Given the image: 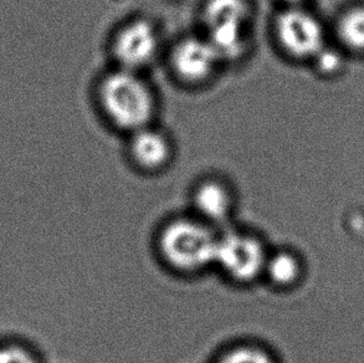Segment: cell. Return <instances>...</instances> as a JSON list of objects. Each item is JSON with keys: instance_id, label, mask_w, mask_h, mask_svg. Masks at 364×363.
<instances>
[{"instance_id": "1", "label": "cell", "mask_w": 364, "mask_h": 363, "mask_svg": "<svg viewBox=\"0 0 364 363\" xmlns=\"http://www.w3.org/2000/svg\"><path fill=\"white\" fill-rule=\"evenodd\" d=\"M219 231L192 213L171 216L158 228L154 251L166 269L193 278L214 269Z\"/></svg>"}, {"instance_id": "2", "label": "cell", "mask_w": 364, "mask_h": 363, "mask_svg": "<svg viewBox=\"0 0 364 363\" xmlns=\"http://www.w3.org/2000/svg\"><path fill=\"white\" fill-rule=\"evenodd\" d=\"M270 251L255 231L228 226L219 231L214 269L232 285L247 288L264 278Z\"/></svg>"}, {"instance_id": "3", "label": "cell", "mask_w": 364, "mask_h": 363, "mask_svg": "<svg viewBox=\"0 0 364 363\" xmlns=\"http://www.w3.org/2000/svg\"><path fill=\"white\" fill-rule=\"evenodd\" d=\"M101 102L111 121L126 131L147 127L154 113L151 89L131 70H119L104 80Z\"/></svg>"}, {"instance_id": "4", "label": "cell", "mask_w": 364, "mask_h": 363, "mask_svg": "<svg viewBox=\"0 0 364 363\" xmlns=\"http://www.w3.org/2000/svg\"><path fill=\"white\" fill-rule=\"evenodd\" d=\"M246 0H209L204 9L208 40L220 60H235L246 46Z\"/></svg>"}, {"instance_id": "5", "label": "cell", "mask_w": 364, "mask_h": 363, "mask_svg": "<svg viewBox=\"0 0 364 363\" xmlns=\"http://www.w3.org/2000/svg\"><path fill=\"white\" fill-rule=\"evenodd\" d=\"M276 34L282 48L296 58L316 56L323 48V33L312 15L297 8L277 18Z\"/></svg>"}, {"instance_id": "6", "label": "cell", "mask_w": 364, "mask_h": 363, "mask_svg": "<svg viewBox=\"0 0 364 363\" xmlns=\"http://www.w3.org/2000/svg\"><path fill=\"white\" fill-rule=\"evenodd\" d=\"M191 206L193 216L223 231L232 226L237 203L230 186L218 179H205L193 189Z\"/></svg>"}, {"instance_id": "7", "label": "cell", "mask_w": 364, "mask_h": 363, "mask_svg": "<svg viewBox=\"0 0 364 363\" xmlns=\"http://www.w3.org/2000/svg\"><path fill=\"white\" fill-rule=\"evenodd\" d=\"M158 39L152 25L136 20L126 25L114 40V55L123 69L136 71L149 64L157 53Z\"/></svg>"}, {"instance_id": "8", "label": "cell", "mask_w": 364, "mask_h": 363, "mask_svg": "<svg viewBox=\"0 0 364 363\" xmlns=\"http://www.w3.org/2000/svg\"><path fill=\"white\" fill-rule=\"evenodd\" d=\"M219 61L217 51L208 39H184L173 53V66L177 74L191 83L208 79Z\"/></svg>"}, {"instance_id": "9", "label": "cell", "mask_w": 364, "mask_h": 363, "mask_svg": "<svg viewBox=\"0 0 364 363\" xmlns=\"http://www.w3.org/2000/svg\"><path fill=\"white\" fill-rule=\"evenodd\" d=\"M305 275V264L299 253L292 249H271L262 280L272 289L289 291L299 286Z\"/></svg>"}, {"instance_id": "10", "label": "cell", "mask_w": 364, "mask_h": 363, "mask_svg": "<svg viewBox=\"0 0 364 363\" xmlns=\"http://www.w3.org/2000/svg\"><path fill=\"white\" fill-rule=\"evenodd\" d=\"M131 152L139 167L147 171H158L171 158V146L163 135L147 127L134 132Z\"/></svg>"}, {"instance_id": "11", "label": "cell", "mask_w": 364, "mask_h": 363, "mask_svg": "<svg viewBox=\"0 0 364 363\" xmlns=\"http://www.w3.org/2000/svg\"><path fill=\"white\" fill-rule=\"evenodd\" d=\"M213 363H279V359L257 341H237L223 349Z\"/></svg>"}, {"instance_id": "12", "label": "cell", "mask_w": 364, "mask_h": 363, "mask_svg": "<svg viewBox=\"0 0 364 363\" xmlns=\"http://www.w3.org/2000/svg\"><path fill=\"white\" fill-rule=\"evenodd\" d=\"M340 38L350 48L364 50V9H355L341 20Z\"/></svg>"}, {"instance_id": "13", "label": "cell", "mask_w": 364, "mask_h": 363, "mask_svg": "<svg viewBox=\"0 0 364 363\" xmlns=\"http://www.w3.org/2000/svg\"><path fill=\"white\" fill-rule=\"evenodd\" d=\"M316 61L317 66L322 73H335L336 70L340 69L341 59L340 54H337L335 50H327L325 48L318 51V54L316 55Z\"/></svg>"}, {"instance_id": "14", "label": "cell", "mask_w": 364, "mask_h": 363, "mask_svg": "<svg viewBox=\"0 0 364 363\" xmlns=\"http://www.w3.org/2000/svg\"><path fill=\"white\" fill-rule=\"evenodd\" d=\"M0 363H38L34 356L20 347L0 349Z\"/></svg>"}, {"instance_id": "15", "label": "cell", "mask_w": 364, "mask_h": 363, "mask_svg": "<svg viewBox=\"0 0 364 363\" xmlns=\"http://www.w3.org/2000/svg\"><path fill=\"white\" fill-rule=\"evenodd\" d=\"M286 3H289V4L291 5H297L300 4V3H302L304 0H285Z\"/></svg>"}]
</instances>
